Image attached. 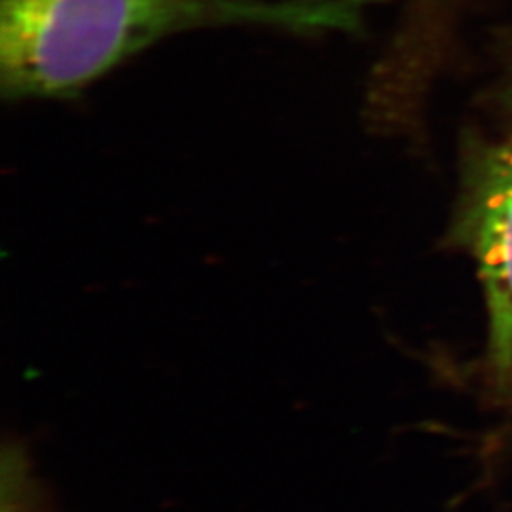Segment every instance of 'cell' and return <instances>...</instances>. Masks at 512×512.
<instances>
[{
    "label": "cell",
    "mask_w": 512,
    "mask_h": 512,
    "mask_svg": "<svg viewBox=\"0 0 512 512\" xmlns=\"http://www.w3.org/2000/svg\"><path fill=\"white\" fill-rule=\"evenodd\" d=\"M2 512H48L18 450L4 456Z\"/></svg>",
    "instance_id": "cell-3"
},
{
    "label": "cell",
    "mask_w": 512,
    "mask_h": 512,
    "mask_svg": "<svg viewBox=\"0 0 512 512\" xmlns=\"http://www.w3.org/2000/svg\"><path fill=\"white\" fill-rule=\"evenodd\" d=\"M473 249L490 321L488 353L503 378L512 370V143L488 154L480 169Z\"/></svg>",
    "instance_id": "cell-2"
},
{
    "label": "cell",
    "mask_w": 512,
    "mask_h": 512,
    "mask_svg": "<svg viewBox=\"0 0 512 512\" xmlns=\"http://www.w3.org/2000/svg\"><path fill=\"white\" fill-rule=\"evenodd\" d=\"M366 0H0V93L69 99L160 40L207 27L353 33Z\"/></svg>",
    "instance_id": "cell-1"
}]
</instances>
